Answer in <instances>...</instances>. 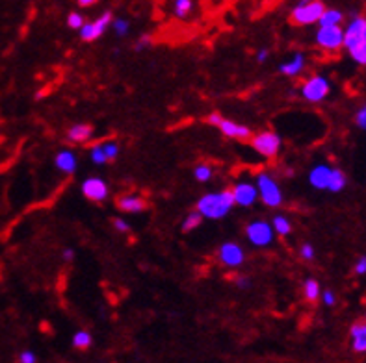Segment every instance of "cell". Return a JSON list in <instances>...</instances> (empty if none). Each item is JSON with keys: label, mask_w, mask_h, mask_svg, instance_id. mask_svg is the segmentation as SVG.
Listing matches in <instances>:
<instances>
[{"label": "cell", "mask_w": 366, "mask_h": 363, "mask_svg": "<svg viewBox=\"0 0 366 363\" xmlns=\"http://www.w3.org/2000/svg\"><path fill=\"white\" fill-rule=\"evenodd\" d=\"M247 285H249L247 278H238V287H247Z\"/></svg>", "instance_id": "44"}, {"label": "cell", "mask_w": 366, "mask_h": 363, "mask_svg": "<svg viewBox=\"0 0 366 363\" xmlns=\"http://www.w3.org/2000/svg\"><path fill=\"white\" fill-rule=\"evenodd\" d=\"M219 132L225 136V138H231V139H240V141H244V139H249L253 133H251V130L247 128V126H244V124H238L234 123V121H229L223 117L222 121H219L218 124Z\"/></svg>", "instance_id": "14"}, {"label": "cell", "mask_w": 366, "mask_h": 363, "mask_svg": "<svg viewBox=\"0 0 366 363\" xmlns=\"http://www.w3.org/2000/svg\"><path fill=\"white\" fill-rule=\"evenodd\" d=\"M17 359L21 363H36L37 356H36V352H32V350H23V352L19 354Z\"/></svg>", "instance_id": "35"}, {"label": "cell", "mask_w": 366, "mask_h": 363, "mask_svg": "<svg viewBox=\"0 0 366 363\" xmlns=\"http://www.w3.org/2000/svg\"><path fill=\"white\" fill-rule=\"evenodd\" d=\"M344 21V14L340 9H324L320 21H318V26H340V23Z\"/></svg>", "instance_id": "20"}, {"label": "cell", "mask_w": 366, "mask_h": 363, "mask_svg": "<svg viewBox=\"0 0 366 363\" xmlns=\"http://www.w3.org/2000/svg\"><path fill=\"white\" fill-rule=\"evenodd\" d=\"M231 191L232 198H234V206L249 208L259 200V189H257L255 184H251V182H238Z\"/></svg>", "instance_id": "11"}, {"label": "cell", "mask_w": 366, "mask_h": 363, "mask_svg": "<svg viewBox=\"0 0 366 363\" xmlns=\"http://www.w3.org/2000/svg\"><path fill=\"white\" fill-rule=\"evenodd\" d=\"M112 26H114V32H116L119 37L125 36V34L129 32V28H130L125 19H114V21H112Z\"/></svg>", "instance_id": "31"}, {"label": "cell", "mask_w": 366, "mask_h": 363, "mask_svg": "<svg viewBox=\"0 0 366 363\" xmlns=\"http://www.w3.org/2000/svg\"><path fill=\"white\" fill-rule=\"evenodd\" d=\"M194 11V0H173V14L179 19H186Z\"/></svg>", "instance_id": "23"}, {"label": "cell", "mask_w": 366, "mask_h": 363, "mask_svg": "<svg viewBox=\"0 0 366 363\" xmlns=\"http://www.w3.org/2000/svg\"><path fill=\"white\" fill-rule=\"evenodd\" d=\"M222 119H223V117L219 116V113H216V111H214V113H210V116L207 117V123L214 124V126H218L219 121H222Z\"/></svg>", "instance_id": "41"}, {"label": "cell", "mask_w": 366, "mask_h": 363, "mask_svg": "<svg viewBox=\"0 0 366 363\" xmlns=\"http://www.w3.org/2000/svg\"><path fill=\"white\" fill-rule=\"evenodd\" d=\"M330 93H331L330 80L325 78V76H322V74H316V76L309 78L302 86V97L305 98L307 102H312V104L325 101V98L330 97Z\"/></svg>", "instance_id": "5"}, {"label": "cell", "mask_w": 366, "mask_h": 363, "mask_svg": "<svg viewBox=\"0 0 366 363\" xmlns=\"http://www.w3.org/2000/svg\"><path fill=\"white\" fill-rule=\"evenodd\" d=\"M325 4L322 0H309L303 4H297L290 14L292 23L300 24V26H309V24H316L320 21L322 14H324Z\"/></svg>", "instance_id": "3"}, {"label": "cell", "mask_w": 366, "mask_h": 363, "mask_svg": "<svg viewBox=\"0 0 366 363\" xmlns=\"http://www.w3.org/2000/svg\"><path fill=\"white\" fill-rule=\"evenodd\" d=\"M257 189H259L260 203L268 208H279L283 206V191L279 188L277 180L268 173H259L257 176Z\"/></svg>", "instance_id": "2"}, {"label": "cell", "mask_w": 366, "mask_h": 363, "mask_svg": "<svg viewBox=\"0 0 366 363\" xmlns=\"http://www.w3.org/2000/svg\"><path fill=\"white\" fill-rule=\"evenodd\" d=\"M269 58V51L268 48H260L259 52H257V61H259V63H264L266 60H268Z\"/></svg>", "instance_id": "40"}, {"label": "cell", "mask_w": 366, "mask_h": 363, "mask_svg": "<svg viewBox=\"0 0 366 363\" xmlns=\"http://www.w3.org/2000/svg\"><path fill=\"white\" fill-rule=\"evenodd\" d=\"M212 167L207 165V163H201V165H197L194 169V178L197 180V182H209L210 178H212Z\"/></svg>", "instance_id": "28"}, {"label": "cell", "mask_w": 366, "mask_h": 363, "mask_svg": "<svg viewBox=\"0 0 366 363\" xmlns=\"http://www.w3.org/2000/svg\"><path fill=\"white\" fill-rule=\"evenodd\" d=\"M92 343H93L92 334H89V332H86V330L76 332V334L73 336V347H74V349H80V350L89 349V347H92Z\"/></svg>", "instance_id": "26"}, {"label": "cell", "mask_w": 366, "mask_h": 363, "mask_svg": "<svg viewBox=\"0 0 366 363\" xmlns=\"http://www.w3.org/2000/svg\"><path fill=\"white\" fill-rule=\"evenodd\" d=\"M272 226H274L275 234L281 235V237H285V235L292 232V225H290V221L285 215H275L274 221H272Z\"/></svg>", "instance_id": "24"}, {"label": "cell", "mask_w": 366, "mask_h": 363, "mask_svg": "<svg viewBox=\"0 0 366 363\" xmlns=\"http://www.w3.org/2000/svg\"><path fill=\"white\" fill-rule=\"evenodd\" d=\"M353 271H355V275L357 276H365L366 275V256H361L355 262V265H353Z\"/></svg>", "instance_id": "36"}, {"label": "cell", "mask_w": 366, "mask_h": 363, "mask_svg": "<svg viewBox=\"0 0 366 363\" xmlns=\"http://www.w3.org/2000/svg\"><path fill=\"white\" fill-rule=\"evenodd\" d=\"M365 39H366V17L353 14V19L350 21L346 30H344V48L350 51L352 46L365 41Z\"/></svg>", "instance_id": "8"}, {"label": "cell", "mask_w": 366, "mask_h": 363, "mask_svg": "<svg viewBox=\"0 0 366 363\" xmlns=\"http://www.w3.org/2000/svg\"><path fill=\"white\" fill-rule=\"evenodd\" d=\"M300 256H302L305 262H312V260H315V256H316L315 247H312L311 243H303L302 247H300Z\"/></svg>", "instance_id": "33"}, {"label": "cell", "mask_w": 366, "mask_h": 363, "mask_svg": "<svg viewBox=\"0 0 366 363\" xmlns=\"http://www.w3.org/2000/svg\"><path fill=\"white\" fill-rule=\"evenodd\" d=\"M350 56H352V60L359 65H366V39L365 41L357 43L355 46L350 48Z\"/></svg>", "instance_id": "27"}, {"label": "cell", "mask_w": 366, "mask_h": 363, "mask_svg": "<svg viewBox=\"0 0 366 363\" xmlns=\"http://www.w3.org/2000/svg\"><path fill=\"white\" fill-rule=\"evenodd\" d=\"M218 260L225 267L234 269V267H240L246 262V254L238 243H223L218 250Z\"/></svg>", "instance_id": "12"}, {"label": "cell", "mask_w": 366, "mask_h": 363, "mask_svg": "<svg viewBox=\"0 0 366 363\" xmlns=\"http://www.w3.org/2000/svg\"><path fill=\"white\" fill-rule=\"evenodd\" d=\"M84 24V17L80 14H76V11H71L69 15H67V26L73 28V30H80Z\"/></svg>", "instance_id": "32"}, {"label": "cell", "mask_w": 366, "mask_h": 363, "mask_svg": "<svg viewBox=\"0 0 366 363\" xmlns=\"http://www.w3.org/2000/svg\"><path fill=\"white\" fill-rule=\"evenodd\" d=\"M61 257H64L65 262H73V260H74V250H73V248H65L64 252H61Z\"/></svg>", "instance_id": "42"}, {"label": "cell", "mask_w": 366, "mask_h": 363, "mask_svg": "<svg viewBox=\"0 0 366 363\" xmlns=\"http://www.w3.org/2000/svg\"><path fill=\"white\" fill-rule=\"evenodd\" d=\"M346 185H348V176L344 175V170H340V169L331 170V178H330V185H327V191H331V193H340V191H342Z\"/></svg>", "instance_id": "21"}, {"label": "cell", "mask_w": 366, "mask_h": 363, "mask_svg": "<svg viewBox=\"0 0 366 363\" xmlns=\"http://www.w3.org/2000/svg\"><path fill=\"white\" fill-rule=\"evenodd\" d=\"M114 228H116L117 232H121V234H127V232H130V226L127 225L125 219H119V217H116V219H114Z\"/></svg>", "instance_id": "38"}, {"label": "cell", "mask_w": 366, "mask_h": 363, "mask_svg": "<svg viewBox=\"0 0 366 363\" xmlns=\"http://www.w3.org/2000/svg\"><path fill=\"white\" fill-rule=\"evenodd\" d=\"M204 217L201 215L197 210L195 212H190L188 215L184 217V223H182V232H192L195 230V228H199L201 223H203Z\"/></svg>", "instance_id": "25"}, {"label": "cell", "mask_w": 366, "mask_h": 363, "mask_svg": "<svg viewBox=\"0 0 366 363\" xmlns=\"http://www.w3.org/2000/svg\"><path fill=\"white\" fill-rule=\"evenodd\" d=\"M315 39L324 51H339L344 46V30L340 26H320Z\"/></svg>", "instance_id": "7"}, {"label": "cell", "mask_w": 366, "mask_h": 363, "mask_svg": "<svg viewBox=\"0 0 366 363\" xmlns=\"http://www.w3.org/2000/svg\"><path fill=\"white\" fill-rule=\"evenodd\" d=\"M54 165L65 175H73L76 170V156L71 150H60L54 158Z\"/></svg>", "instance_id": "17"}, {"label": "cell", "mask_w": 366, "mask_h": 363, "mask_svg": "<svg viewBox=\"0 0 366 363\" xmlns=\"http://www.w3.org/2000/svg\"><path fill=\"white\" fill-rule=\"evenodd\" d=\"M331 170H333V167L325 165V163H318V165H315L311 169V173H309V184H311L315 189H318V191H327Z\"/></svg>", "instance_id": "13"}, {"label": "cell", "mask_w": 366, "mask_h": 363, "mask_svg": "<svg viewBox=\"0 0 366 363\" xmlns=\"http://www.w3.org/2000/svg\"><path fill=\"white\" fill-rule=\"evenodd\" d=\"M102 148H104V154H107L108 161H114L119 156V145H117L116 141L102 143Z\"/></svg>", "instance_id": "30"}, {"label": "cell", "mask_w": 366, "mask_h": 363, "mask_svg": "<svg viewBox=\"0 0 366 363\" xmlns=\"http://www.w3.org/2000/svg\"><path fill=\"white\" fill-rule=\"evenodd\" d=\"M117 208L127 213H139L147 208V203L138 195H125L117 200Z\"/></svg>", "instance_id": "16"}, {"label": "cell", "mask_w": 366, "mask_h": 363, "mask_svg": "<svg viewBox=\"0 0 366 363\" xmlns=\"http://www.w3.org/2000/svg\"><path fill=\"white\" fill-rule=\"evenodd\" d=\"M151 36L149 34H144V36L139 37L138 43H136V51H144V48H147V46H151Z\"/></svg>", "instance_id": "37"}, {"label": "cell", "mask_w": 366, "mask_h": 363, "mask_svg": "<svg viewBox=\"0 0 366 363\" xmlns=\"http://www.w3.org/2000/svg\"><path fill=\"white\" fill-rule=\"evenodd\" d=\"M303 295H305V299L309 302H316V300L320 299V282L315 280V278H307L305 285H303Z\"/></svg>", "instance_id": "22"}, {"label": "cell", "mask_w": 366, "mask_h": 363, "mask_svg": "<svg viewBox=\"0 0 366 363\" xmlns=\"http://www.w3.org/2000/svg\"><path fill=\"white\" fill-rule=\"evenodd\" d=\"M92 160L95 165H104V163H108L107 154H104L102 145H95V147H92Z\"/></svg>", "instance_id": "29"}, {"label": "cell", "mask_w": 366, "mask_h": 363, "mask_svg": "<svg viewBox=\"0 0 366 363\" xmlns=\"http://www.w3.org/2000/svg\"><path fill=\"white\" fill-rule=\"evenodd\" d=\"M305 56L296 54L294 58H290L288 61L279 65V73L285 74V76H297V74L305 69Z\"/></svg>", "instance_id": "18"}, {"label": "cell", "mask_w": 366, "mask_h": 363, "mask_svg": "<svg viewBox=\"0 0 366 363\" xmlns=\"http://www.w3.org/2000/svg\"><path fill=\"white\" fill-rule=\"evenodd\" d=\"M274 226L272 223H266L262 219H257V221H251L246 226V237L253 247L264 248L274 243Z\"/></svg>", "instance_id": "4"}, {"label": "cell", "mask_w": 366, "mask_h": 363, "mask_svg": "<svg viewBox=\"0 0 366 363\" xmlns=\"http://www.w3.org/2000/svg\"><path fill=\"white\" fill-rule=\"evenodd\" d=\"M320 297H322V302H324L325 306H335V302H337V299H335V293L331 290H325Z\"/></svg>", "instance_id": "39"}, {"label": "cell", "mask_w": 366, "mask_h": 363, "mask_svg": "<svg viewBox=\"0 0 366 363\" xmlns=\"http://www.w3.org/2000/svg\"><path fill=\"white\" fill-rule=\"evenodd\" d=\"M281 136L277 132H260L253 136L251 145L259 152L260 156L264 158H275L281 150Z\"/></svg>", "instance_id": "6"}, {"label": "cell", "mask_w": 366, "mask_h": 363, "mask_svg": "<svg viewBox=\"0 0 366 363\" xmlns=\"http://www.w3.org/2000/svg\"><path fill=\"white\" fill-rule=\"evenodd\" d=\"M79 2V6H82V8H89V6H93L97 0H76Z\"/></svg>", "instance_id": "43"}, {"label": "cell", "mask_w": 366, "mask_h": 363, "mask_svg": "<svg viewBox=\"0 0 366 363\" xmlns=\"http://www.w3.org/2000/svg\"><path fill=\"white\" fill-rule=\"evenodd\" d=\"M232 208H234V198H232L231 189L203 195L195 204V210L210 221H219L223 217H227Z\"/></svg>", "instance_id": "1"}, {"label": "cell", "mask_w": 366, "mask_h": 363, "mask_svg": "<svg viewBox=\"0 0 366 363\" xmlns=\"http://www.w3.org/2000/svg\"><path fill=\"white\" fill-rule=\"evenodd\" d=\"M355 124H357V128L365 130L366 132V104L357 111V113H355Z\"/></svg>", "instance_id": "34"}, {"label": "cell", "mask_w": 366, "mask_h": 363, "mask_svg": "<svg viewBox=\"0 0 366 363\" xmlns=\"http://www.w3.org/2000/svg\"><path fill=\"white\" fill-rule=\"evenodd\" d=\"M112 17H114V15H112L110 11H104V14H102L99 19H95L93 23H84L82 28H80V37H82L84 41H88V43L99 39L102 34L107 32V28L110 26L112 21H114Z\"/></svg>", "instance_id": "10"}, {"label": "cell", "mask_w": 366, "mask_h": 363, "mask_svg": "<svg viewBox=\"0 0 366 363\" xmlns=\"http://www.w3.org/2000/svg\"><path fill=\"white\" fill-rule=\"evenodd\" d=\"M352 337V350L357 354H366V321L353 322L350 328Z\"/></svg>", "instance_id": "15"}, {"label": "cell", "mask_w": 366, "mask_h": 363, "mask_svg": "<svg viewBox=\"0 0 366 363\" xmlns=\"http://www.w3.org/2000/svg\"><path fill=\"white\" fill-rule=\"evenodd\" d=\"M93 136V128L89 124H73L69 130H67V139L71 143H84L88 141Z\"/></svg>", "instance_id": "19"}, {"label": "cell", "mask_w": 366, "mask_h": 363, "mask_svg": "<svg viewBox=\"0 0 366 363\" xmlns=\"http://www.w3.org/2000/svg\"><path fill=\"white\" fill-rule=\"evenodd\" d=\"M365 319H366V310H365Z\"/></svg>", "instance_id": "46"}, {"label": "cell", "mask_w": 366, "mask_h": 363, "mask_svg": "<svg viewBox=\"0 0 366 363\" xmlns=\"http://www.w3.org/2000/svg\"><path fill=\"white\" fill-rule=\"evenodd\" d=\"M82 193L84 197L92 200V203H104L110 195V189H108V184L99 176H89L82 182Z\"/></svg>", "instance_id": "9"}, {"label": "cell", "mask_w": 366, "mask_h": 363, "mask_svg": "<svg viewBox=\"0 0 366 363\" xmlns=\"http://www.w3.org/2000/svg\"><path fill=\"white\" fill-rule=\"evenodd\" d=\"M303 2H309V0H300V4H303Z\"/></svg>", "instance_id": "45"}]
</instances>
